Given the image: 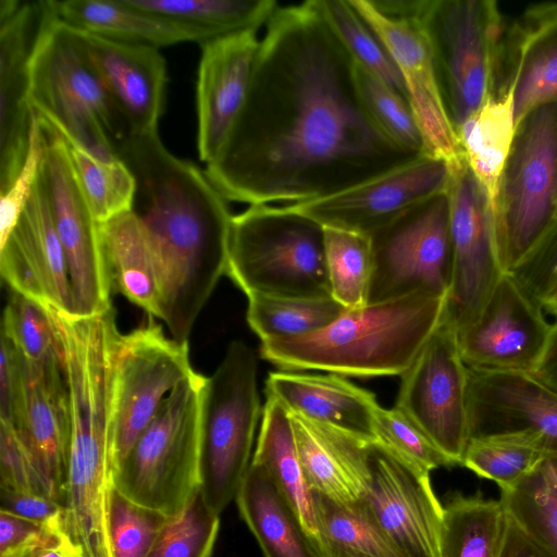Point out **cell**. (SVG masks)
<instances>
[{"label": "cell", "instance_id": "cell-13", "mask_svg": "<svg viewBox=\"0 0 557 557\" xmlns=\"http://www.w3.org/2000/svg\"><path fill=\"white\" fill-rule=\"evenodd\" d=\"M511 273L497 281L476 318L457 331L461 358L481 372L533 373L553 321Z\"/></svg>", "mask_w": 557, "mask_h": 557}, {"label": "cell", "instance_id": "cell-34", "mask_svg": "<svg viewBox=\"0 0 557 557\" xmlns=\"http://www.w3.org/2000/svg\"><path fill=\"white\" fill-rule=\"evenodd\" d=\"M319 557H404L366 506L342 505L313 492Z\"/></svg>", "mask_w": 557, "mask_h": 557}, {"label": "cell", "instance_id": "cell-22", "mask_svg": "<svg viewBox=\"0 0 557 557\" xmlns=\"http://www.w3.org/2000/svg\"><path fill=\"white\" fill-rule=\"evenodd\" d=\"M467 410L471 436L530 430L557 454V393L531 373L468 369Z\"/></svg>", "mask_w": 557, "mask_h": 557}, {"label": "cell", "instance_id": "cell-1", "mask_svg": "<svg viewBox=\"0 0 557 557\" xmlns=\"http://www.w3.org/2000/svg\"><path fill=\"white\" fill-rule=\"evenodd\" d=\"M265 26L245 104L205 170L226 200L305 203L424 154L374 121L319 0L277 8Z\"/></svg>", "mask_w": 557, "mask_h": 557}, {"label": "cell", "instance_id": "cell-4", "mask_svg": "<svg viewBox=\"0 0 557 557\" xmlns=\"http://www.w3.org/2000/svg\"><path fill=\"white\" fill-rule=\"evenodd\" d=\"M225 273L247 297L333 298L324 227L290 206L233 215Z\"/></svg>", "mask_w": 557, "mask_h": 557}, {"label": "cell", "instance_id": "cell-26", "mask_svg": "<svg viewBox=\"0 0 557 557\" xmlns=\"http://www.w3.org/2000/svg\"><path fill=\"white\" fill-rule=\"evenodd\" d=\"M264 392L276 397L289 412L375 440V395L342 375L273 371L267 377Z\"/></svg>", "mask_w": 557, "mask_h": 557}, {"label": "cell", "instance_id": "cell-9", "mask_svg": "<svg viewBox=\"0 0 557 557\" xmlns=\"http://www.w3.org/2000/svg\"><path fill=\"white\" fill-rule=\"evenodd\" d=\"M369 237L373 270L367 305L416 293L447 296L453 269L447 191L416 205Z\"/></svg>", "mask_w": 557, "mask_h": 557}, {"label": "cell", "instance_id": "cell-18", "mask_svg": "<svg viewBox=\"0 0 557 557\" xmlns=\"http://www.w3.org/2000/svg\"><path fill=\"white\" fill-rule=\"evenodd\" d=\"M0 272L11 290L74 315L69 264L40 171L16 224L0 243Z\"/></svg>", "mask_w": 557, "mask_h": 557}, {"label": "cell", "instance_id": "cell-38", "mask_svg": "<svg viewBox=\"0 0 557 557\" xmlns=\"http://www.w3.org/2000/svg\"><path fill=\"white\" fill-rule=\"evenodd\" d=\"M324 246L332 297L347 309L366 306L373 270L370 237L324 227Z\"/></svg>", "mask_w": 557, "mask_h": 557}, {"label": "cell", "instance_id": "cell-2", "mask_svg": "<svg viewBox=\"0 0 557 557\" xmlns=\"http://www.w3.org/2000/svg\"><path fill=\"white\" fill-rule=\"evenodd\" d=\"M447 296L416 293L346 309L324 329L261 342L260 356L280 370L338 375H401L443 320Z\"/></svg>", "mask_w": 557, "mask_h": 557}, {"label": "cell", "instance_id": "cell-48", "mask_svg": "<svg viewBox=\"0 0 557 557\" xmlns=\"http://www.w3.org/2000/svg\"><path fill=\"white\" fill-rule=\"evenodd\" d=\"M24 391L22 356L13 343L1 334L0 422L14 428Z\"/></svg>", "mask_w": 557, "mask_h": 557}, {"label": "cell", "instance_id": "cell-50", "mask_svg": "<svg viewBox=\"0 0 557 557\" xmlns=\"http://www.w3.org/2000/svg\"><path fill=\"white\" fill-rule=\"evenodd\" d=\"M1 509L15 516L47 524L62 517L59 502L29 492L0 488Z\"/></svg>", "mask_w": 557, "mask_h": 557}, {"label": "cell", "instance_id": "cell-47", "mask_svg": "<svg viewBox=\"0 0 557 557\" xmlns=\"http://www.w3.org/2000/svg\"><path fill=\"white\" fill-rule=\"evenodd\" d=\"M42 152L44 132L35 113L26 161L12 185L0 194V243L12 231L29 199L40 171Z\"/></svg>", "mask_w": 557, "mask_h": 557}, {"label": "cell", "instance_id": "cell-5", "mask_svg": "<svg viewBox=\"0 0 557 557\" xmlns=\"http://www.w3.org/2000/svg\"><path fill=\"white\" fill-rule=\"evenodd\" d=\"M207 377L193 372L117 465L115 487L131 500L175 517L201 488L200 412Z\"/></svg>", "mask_w": 557, "mask_h": 557}, {"label": "cell", "instance_id": "cell-11", "mask_svg": "<svg viewBox=\"0 0 557 557\" xmlns=\"http://www.w3.org/2000/svg\"><path fill=\"white\" fill-rule=\"evenodd\" d=\"M194 372L187 342L164 335L153 317L121 335L115 354L112 443L116 468L171 392Z\"/></svg>", "mask_w": 557, "mask_h": 557}, {"label": "cell", "instance_id": "cell-45", "mask_svg": "<svg viewBox=\"0 0 557 557\" xmlns=\"http://www.w3.org/2000/svg\"><path fill=\"white\" fill-rule=\"evenodd\" d=\"M169 519L131 500L114 485L110 510L114 557H147Z\"/></svg>", "mask_w": 557, "mask_h": 557}, {"label": "cell", "instance_id": "cell-32", "mask_svg": "<svg viewBox=\"0 0 557 557\" xmlns=\"http://www.w3.org/2000/svg\"><path fill=\"white\" fill-rule=\"evenodd\" d=\"M143 12L184 30L199 44L258 30L276 11L273 0H126Z\"/></svg>", "mask_w": 557, "mask_h": 557}, {"label": "cell", "instance_id": "cell-54", "mask_svg": "<svg viewBox=\"0 0 557 557\" xmlns=\"http://www.w3.org/2000/svg\"><path fill=\"white\" fill-rule=\"evenodd\" d=\"M532 375L557 393V319L553 321L545 351Z\"/></svg>", "mask_w": 557, "mask_h": 557}, {"label": "cell", "instance_id": "cell-39", "mask_svg": "<svg viewBox=\"0 0 557 557\" xmlns=\"http://www.w3.org/2000/svg\"><path fill=\"white\" fill-rule=\"evenodd\" d=\"M65 141L74 172L98 223L132 211L136 182L127 165L121 159L103 162Z\"/></svg>", "mask_w": 557, "mask_h": 557}, {"label": "cell", "instance_id": "cell-29", "mask_svg": "<svg viewBox=\"0 0 557 557\" xmlns=\"http://www.w3.org/2000/svg\"><path fill=\"white\" fill-rule=\"evenodd\" d=\"M456 133L467 164L486 198L494 231L499 184L516 133L511 94H491Z\"/></svg>", "mask_w": 557, "mask_h": 557}, {"label": "cell", "instance_id": "cell-12", "mask_svg": "<svg viewBox=\"0 0 557 557\" xmlns=\"http://www.w3.org/2000/svg\"><path fill=\"white\" fill-rule=\"evenodd\" d=\"M400 376L395 407L456 465H461L471 436L468 368L461 358L457 330L444 317Z\"/></svg>", "mask_w": 557, "mask_h": 557}, {"label": "cell", "instance_id": "cell-17", "mask_svg": "<svg viewBox=\"0 0 557 557\" xmlns=\"http://www.w3.org/2000/svg\"><path fill=\"white\" fill-rule=\"evenodd\" d=\"M379 37L401 75L424 154L450 164L465 158L443 98L432 48L421 22L387 17L371 1L349 0Z\"/></svg>", "mask_w": 557, "mask_h": 557}, {"label": "cell", "instance_id": "cell-14", "mask_svg": "<svg viewBox=\"0 0 557 557\" xmlns=\"http://www.w3.org/2000/svg\"><path fill=\"white\" fill-rule=\"evenodd\" d=\"M446 191L453 269L444 318L458 331L476 318L504 273L486 198L465 158L450 164Z\"/></svg>", "mask_w": 557, "mask_h": 557}, {"label": "cell", "instance_id": "cell-43", "mask_svg": "<svg viewBox=\"0 0 557 557\" xmlns=\"http://www.w3.org/2000/svg\"><path fill=\"white\" fill-rule=\"evenodd\" d=\"M373 432L376 441L420 473L430 474L434 469L456 466L453 459L395 406L389 409L377 406L373 418Z\"/></svg>", "mask_w": 557, "mask_h": 557}, {"label": "cell", "instance_id": "cell-16", "mask_svg": "<svg viewBox=\"0 0 557 557\" xmlns=\"http://www.w3.org/2000/svg\"><path fill=\"white\" fill-rule=\"evenodd\" d=\"M449 177L448 161L421 154L356 186L290 207L324 227L370 236L416 205L446 191Z\"/></svg>", "mask_w": 557, "mask_h": 557}, {"label": "cell", "instance_id": "cell-24", "mask_svg": "<svg viewBox=\"0 0 557 557\" xmlns=\"http://www.w3.org/2000/svg\"><path fill=\"white\" fill-rule=\"evenodd\" d=\"M300 463L312 492L342 504L360 503L370 480V437L289 412Z\"/></svg>", "mask_w": 557, "mask_h": 557}, {"label": "cell", "instance_id": "cell-10", "mask_svg": "<svg viewBox=\"0 0 557 557\" xmlns=\"http://www.w3.org/2000/svg\"><path fill=\"white\" fill-rule=\"evenodd\" d=\"M39 120L44 132L40 173L69 264L74 315L90 317L112 306L100 224L78 183L64 137Z\"/></svg>", "mask_w": 557, "mask_h": 557}, {"label": "cell", "instance_id": "cell-37", "mask_svg": "<svg viewBox=\"0 0 557 557\" xmlns=\"http://www.w3.org/2000/svg\"><path fill=\"white\" fill-rule=\"evenodd\" d=\"M247 322L261 342L298 337L320 331L347 308L334 298L250 295Z\"/></svg>", "mask_w": 557, "mask_h": 557}, {"label": "cell", "instance_id": "cell-42", "mask_svg": "<svg viewBox=\"0 0 557 557\" xmlns=\"http://www.w3.org/2000/svg\"><path fill=\"white\" fill-rule=\"evenodd\" d=\"M220 530L201 488L188 505L169 519L147 557H211Z\"/></svg>", "mask_w": 557, "mask_h": 557}, {"label": "cell", "instance_id": "cell-49", "mask_svg": "<svg viewBox=\"0 0 557 557\" xmlns=\"http://www.w3.org/2000/svg\"><path fill=\"white\" fill-rule=\"evenodd\" d=\"M511 274L535 299L557 278V220L533 253Z\"/></svg>", "mask_w": 557, "mask_h": 557}, {"label": "cell", "instance_id": "cell-21", "mask_svg": "<svg viewBox=\"0 0 557 557\" xmlns=\"http://www.w3.org/2000/svg\"><path fill=\"white\" fill-rule=\"evenodd\" d=\"M196 85L197 149L206 164L226 143L245 104L260 39L246 30L200 44Z\"/></svg>", "mask_w": 557, "mask_h": 557}, {"label": "cell", "instance_id": "cell-46", "mask_svg": "<svg viewBox=\"0 0 557 557\" xmlns=\"http://www.w3.org/2000/svg\"><path fill=\"white\" fill-rule=\"evenodd\" d=\"M0 488L29 492L61 504V493L21 442L16 431L0 429Z\"/></svg>", "mask_w": 557, "mask_h": 557}, {"label": "cell", "instance_id": "cell-55", "mask_svg": "<svg viewBox=\"0 0 557 557\" xmlns=\"http://www.w3.org/2000/svg\"><path fill=\"white\" fill-rule=\"evenodd\" d=\"M547 315L557 319V278L536 299Z\"/></svg>", "mask_w": 557, "mask_h": 557}, {"label": "cell", "instance_id": "cell-15", "mask_svg": "<svg viewBox=\"0 0 557 557\" xmlns=\"http://www.w3.org/2000/svg\"><path fill=\"white\" fill-rule=\"evenodd\" d=\"M370 480L361 500L404 557H440L444 507L423 474L376 440L369 444Z\"/></svg>", "mask_w": 557, "mask_h": 557}, {"label": "cell", "instance_id": "cell-40", "mask_svg": "<svg viewBox=\"0 0 557 557\" xmlns=\"http://www.w3.org/2000/svg\"><path fill=\"white\" fill-rule=\"evenodd\" d=\"M1 334L30 363L63 364L59 334L47 306L11 290L3 311Z\"/></svg>", "mask_w": 557, "mask_h": 557}, {"label": "cell", "instance_id": "cell-31", "mask_svg": "<svg viewBox=\"0 0 557 557\" xmlns=\"http://www.w3.org/2000/svg\"><path fill=\"white\" fill-rule=\"evenodd\" d=\"M100 232L112 289L160 319V292L147 234L132 212L102 224Z\"/></svg>", "mask_w": 557, "mask_h": 557}, {"label": "cell", "instance_id": "cell-3", "mask_svg": "<svg viewBox=\"0 0 557 557\" xmlns=\"http://www.w3.org/2000/svg\"><path fill=\"white\" fill-rule=\"evenodd\" d=\"M34 112L63 137L103 162L120 158L114 144L127 122L100 74L84 33L61 22L49 0L29 65Z\"/></svg>", "mask_w": 557, "mask_h": 557}, {"label": "cell", "instance_id": "cell-28", "mask_svg": "<svg viewBox=\"0 0 557 557\" xmlns=\"http://www.w3.org/2000/svg\"><path fill=\"white\" fill-rule=\"evenodd\" d=\"M235 502L264 557H319L269 473L251 462Z\"/></svg>", "mask_w": 557, "mask_h": 557}, {"label": "cell", "instance_id": "cell-44", "mask_svg": "<svg viewBox=\"0 0 557 557\" xmlns=\"http://www.w3.org/2000/svg\"><path fill=\"white\" fill-rule=\"evenodd\" d=\"M356 76L362 100L384 133L401 147L424 153L423 139L407 98L357 63Z\"/></svg>", "mask_w": 557, "mask_h": 557}, {"label": "cell", "instance_id": "cell-8", "mask_svg": "<svg viewBox=\"0 0 557 557\" xmlns=\"http://www.w3.org/2000/svg\"><path fill=\"white\" fill-rule=\"evenodd\" d=\"M505 21L495 1H429L422 24L456 131L493 94Z\"/></svg>", "mask_w": 557, "mask_h": 557}, {"label": "cell", "instance_id": "cell-25", "mask_svg": "<svg viewBox=\"0 0 557 557\" xmlns=\"http://www.w3.org/2000/svg\"><path fill=\"white\" fill-rule=\"evenodd\" d=\"M84 35L129 132L157 131L166 85V64L159 48Z\"/></svg>", "mask_w": 557, "mask_h": 557}, {"label": "cell", "instance_id": "cell-53", "mask_svg": "<svg viewBox=\"0 0 557 557\" xmlns=\"http://www.w3.org/2000/svg\"><path fill=\"white\" fill-rule=\"evenodd\" d=\"M499 557H557L525 533L509 516Z\"/></svg>", "mask_w": 557, "mask_h": 557}, {"label": "cell", "instance_id": "cell-20", "mask_svg": "<svg viewBox=\"0 0 557 557\" xmlns=\"http://www.w3.org/2000/svg\"><path fill=\"white\" fill-rule=\"evenodd\" d=\"M512 96L516 127L557 101V1L534 2L505 21L493 94Z\"/></svg>", "mask_w": 557, "mask_h": 557}, {"label": "cell", "instance_id": "cell-19", "mask_svg": "<svg viewBox=\"0 0 557 557\" xmlns=\"http://www.w3.org/2000/svg\"><path fill=\"white\" fill-rule=\"evenodd\" d=\"M45 1L0 0V194L22 170L30 144V58Z\"/></svg>", "mask_w": 557, "mask_h": 557}, {"label": "cell", "instance_id": "cell-30", "mask_svg": "<svg viewBox=\"0 0 557 557\" xmlns=\"http://www.w3.org/2000/svg\"><path fill=\"white\" fill-rule=\"evenodd\" d=\"M66 25L108 40L154 48L190 41L180 27L131 7L126 0H49Z\"/></svg>", "mask_w": 557, "mask_h": 557}, {"label": "cell", "instance_id": "cell-33", "mask_svg": "<svg viewBox=\"0 0 557 557\" xmlns=\"http://www.w3.org/2000/svg\"><path fill=\"white\" fill-rule=\"evenodd\" d=\"M507 527L500 499L456 494L444 506L440 557H499Z\"/></svg>", "mask_w": 557, "mask_h": 557}, {"label": "cell", "instance_id": "cell-27", "mask_svg": "<svg viewBox=\"0 0 557 557\" xmlns=\"http://www.w3.org/2000/svg\"><path fill=\"white\" fill-rule=\"evenodd\" d=\"M265 395L251 462L261 466L269 473L312 541L318 534L314 496L300 463L292 418L276 397Z\"/></svg>", "mask_w": 557, "mask_h": 557}, {"label": "cell", "instance_id": "cell-7", "mask_svg": "<svg viewBox=\"0 0 557 557\" xmlns=\"http://www.w3.org/2000/svg\"><path fill=\"white\" fill-rule=\"evenodd\" d=\"M261 413L256 352L234 341L206 380L200 412L201 491L219 516L235 500L250 467Z\"/></svg>", "mask_w": 557, "mask_h": 557}, {"label": "cell", "instance_id": "cell-36", "mask_svg": "<svg viewBox=\"0 0 557 557\" xmlns=\"http://www.w3.org/2000/svg\"><path fill=\"white\" fill-rule=\"evenodd\" d=\"M508 516L557 556V454L546 456L516 485L500 488Z\"/></svg>", "mask_w": 557, "mask_h": 557}, {"label": "cell", "instance_id": "cell-51", "mask_svg": "<svg viewBox=\"0 0 557 557\" xmlns=\"http://www.w3.org/2000/svg\"><path fill=\"white\" fill-rule=\"evenodd\" d=\"M0 557H78L62 529V517Z\"/></svg>", "mask_w": 557, "mask_h": 557}, {"label": "cell", "instance_id": "cell-35", "mask_svg": "<svg viewBox=\"0 0 557 557\" xmlns=\"http://www.w3.org/2000/svg\"><path fill=\"white\" fill-rule=\"evenodd\" d=\"M550 454L549 443L537 432H497L471 436L461 465L500 490L516 485Z\"/></svg>", "mask_w": 557, "mask_h": 557}, {"label": "cell", "instance_id": "cell-52", "mask_svg": "<svg viewBox=\"0 0 557 557\" xmlns=\"http://www.w3.org/2000/svg\"><path fill=\"white\" fill-rule=\"evenodd\" d=\"M45 525L0 510V554L27 542Z\"/></svg>", "mask_w": 557, "mask_h": 557}, {"label": "cell", "instance_id": "cell-23", "mask_svg": "<svg viewBox=\"0 0 557 557\" xmlns=\"http://www.w3.org/2000/svg\"><path fill=\"white\" fill-rule=\"evenodd\" d=\"M22 363L24 391L13 429L62 497L72 445L64 367L34 364L23 357Z\"/></svg>", "mask_w": 557, "mask_h": 557}, {"label": "cell", "instance_id": "cell-41", "mask_svg": "<svg viewBox=\"0 0 557 557\" xmlns=\"http://www.w3.org/2000/svg\"><path fill=\"white\" fill-rule=\"evenodd\" d=\"M319 2L326 20L356 63L407 98L401 75L393 58L349 0Z\"/></svg>", "mask_w": 557, "mask_h": 557}, {"label": "cell", "instance_id": "cell-6", "mask_svg": "<svg viewBox=\"0 0 557 557\" xmlns=\"http://www.w3.org/2000/svg\"><path fill=\"white\" fill-rule=\"evenodd\" d=\"M557 220V101L517 125L500 180L494 246L503 273H513Z\"/></svg>", "mask_w": 557, "mask_h": 557}]
</instances>
